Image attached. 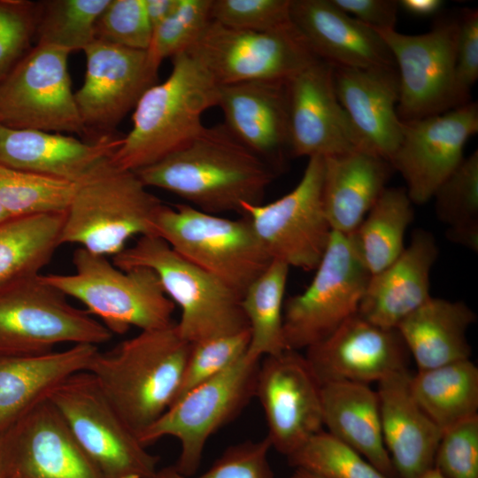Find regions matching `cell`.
<instances>
[{
	"mask_svg": "<svg viewBox=\"0 0 478 478\" xmlns=\"http://www.w3.org/2000/svg\"><path fill=\"white\" fill-rule=\"evenodd\" d=\"M476 315L462 301L431 297L397 328L418 370L470 358L466 337Z\"/></svg>",
	"mask_w": 478,
	"mask_h": 478,
	"instance_id": "obj_31",
	"label": "cell"
},
{
	"mask_svg": "<svg viewBox=\"0 0 478 478\" xmlns=\"http://www.w3.org/2000/svg\"><path fill=\"white\" fill-rule=\"evenodd\" d=\"M211 19L234 29L272 31L291 23L290 0H212Z\"/></svg>",
	"mask_w": 478,
	"mask_h": 478,
	"instance_id": "obj_45",
	"label": "cell"
},
{
	"mask_svg": "<svg viewBox=\"0 0 478 478\" xmlns=\"http://www.w3.org/2000/svg\"><path fill=\"white\" fill-rule=\"evenodd\" d=\"M339 9L372 28L396 29L397 0H331Z\"/></svg>",
	"mask_w": 478,
	"mask_h": 478,
	"instance_id": "obj_48",
	"label": "cell"
},
{
	"mask_svg": "<svg viewBox=\"0 0 478 478\" xmlns=\"http://www.w3.org/2000/svg\"><path fill=\"white\" fill-rule=\"evenodd\" d=\"M478 78V11L467 9L459 18L454 88L457 106L470 102Z\"/></svg>",
	"mask_w": 478,
	"mask_h": 478,
	"instance_id": "obj_47",
	"label": "cell"
},
{
	"mask_svg": "<svg viewBox=\"0 0 478 478\" xmlns=\"http://www.w3.org/2000/svg\"><path fill=\"white\" fill-rule=\"evenodd\" d=\"M288 478H325V477L306 469L295 468L294 472Z\"/></svg>",
	"mask_w": 478,
	"mask_h": 478,
	"instance_id": "obj_51",
	"label": "cell"
},
{
	"mask_svg": "<svg viewBox=\"0 0 478 478\" xmlns=\"http://www.w3.org/2000/svg\"><path fill=\"white\" fill-rule=\"evenodd\" d=\"M289 266L272 260L247 287L241 305L250 329L246 357L260 360L287 350L283 332L284 294Z\"/></svg>",
	"mask_w": 478,
	"mask_h": 478,
	"instance_id": "obj_34",
	"label": "cell"
},
{
	"mask_svg": "<svg viewBox=\"0 0 478 478\" xmlns=\"http://www.w3.org/2000/svg\"><path fill=\"white\" fill-rule=\"evenodd\" d=\"M290 19L316 56L333 67H396L381 36L331 0H290Z\"/></svg>",
	"mask_w": 478,
	"mask_h": 478,
	"instance_id": "obj_25",
	"label": "cell"
},
{
	"mask_svg": "<svg viewBox=\"0 0 478 478\" xmlns=\"http://www.w3.org/2000/svg\"><path fill=\"white\" fill-rule=\"evenodd\" d=\"M323 168V158L312 157L290 192L268 204L242 205L272 260L305 271L319 265L332 232L322 203Z\"/></svg>",
	"mask_w": 478,
	"mask_h": 478,
	"instance_id": "obj_14",
	"label": "cell"
},
{
	"mask_svg": "<svg viewBox=\"0 0 478 478\" xmlns=\"http://www.w3.org/2000/svg\"><path fill=\"white\" fill-rule=\"evenodd\" d=\"M333 69L338 100L365 150L389 162L398 147L403 127L397 112L399 99L397 68Z\"/></svg>",
	"mask_w": 478,
	"mask_h": 478,
	"instance_id": "obj_23",
	"label": "cell"
},
{
	"mask_svg": "<svg viewBox=\"0 0 478 478\" xmlns=\"http://www.w3.org/2000/svg\"><path fill=\"white\" fill-rule=\"evenodd\" d=\"M294 468L325 478H389L358 452L322 430L287 457Z\"/></svg>",
	"mask_w": 478,
	"mask_h": 478,
	"instance_id": "obj_39",
	"label": "cell"
},
{
	"mask_svg": "<svg viewBox=\"0 0 478 478\" xmlns=\"http://www.w3.org/2000/svg\"><path fill=\"white\" fill-rule=\"evenodd\" d=\"M151 36L144 0H111L96 23V39L133 50H147Z\"/></svg>",
	"mask_w": 478,
	"mask_h": 478,
	"instance_id": "obj_42",
	"label": "cell"
},
{
	"mask_svg": "<svg viewBox=\"0 0 478 478\" xmlns=\"http://www.w3.org/2000/svg\"><path fill=\"white\" fill-rule=\"evenodd\" d=\"M288 81L257 80L219 85L223 125L274 171L290 152Z\"/></svg>",
	"mask_w": 478,
	"mask_h": 478,
	"instance_id": "obj_22",
	"label": "cell"
},
{
	"mask_svg": "<svg viewBox=\"0 0 478 478\" xmlns=\"http://www.w3.org/2000/svg\"><path fill=\"white\" fill-rule=\"evenodd\" d=\"M112 336L41 274L0 290V355L41 354L66 343L98 346Z\"/></svg>",
	"mask_w": 478,
	"mask_h": 478,
	"instance_id": "obj_10",
	"label": "cell"
},
{
	"mask_svg": "<svg viewBox=\"0 0 478 478\" xmlns=\"http://www.w3.org/2000/svg\"><path fill=\"white\" fill-rule=\"evenodd\" d=\"M37 2L0 0V81L31 50Z\"/></svg>",
	"mask_w": 478,
	"mask_h": 478,
	"instance_id": "obj_44",
	"label": "cell"
},
{
	"mask_svg": "<svg viewBox=\"0 0 478 478\" xmlns=\"http://www.w3.org/2000/svg\"><path fill=\"white\" fill-rule=\"evenodd\" d=\"M163 203L133 171L110 158L78 182L66 212L60 243L80 245L100 256H115L135 236L154 235Z\"/></svg>",
	"mask_w": 478,
	"mask_h": 478,
	"instance_id": "obj_4",
	"label": "cell"
},
{
	"mask_svg": "<svg viewBox=\"0 0 478 478\" xmlns=\"http://www.w3.org/2000/svg\"><path fill=\"white\" fill-rule=\"evenodd\" d=\"M267 437L227 447L212 466L197 477H187L173 466L158 469L154 478H275L268 454Z\"/></svg>",
	"mask_w": 478,
	"mask_h": 478,
	"instance_id": "obj_43",
	"label": "cell"
},
{
	"mask_svg": "<svg viewBox=\"0 0 478 478\" xmlns=\"http://www.w3.org/2000/svg\"><path fill=\"white\" fill-rule=\"evenodd\" d=\"M112 264L122 270L146 267L157 274L166 296L181 309L176 327L190 343L249 328L242 297L182 258L159 236H140L113 256Z\"/></svg>",
	"mask_w": 478,
	"mask_h": 478,
	"instance_id": "obj_5",
	"label": "cell"
},
{
	"mask_svg": "<svg viewBox=\"0 0 478 478\" xmlns=\"http://www.w3.org/2000/svg\"><path fill=\"white\" fill-rule=\"evenodd\" d=\"M212 0H179L174 11L152 31L147 50L150 63L159 68L166 58L187 51L211 19Z\"/></svg>",
	"mask_w": 478,
	"mask_h": 478,
	"instance_id": "obj_40",
	"label": "cell"
},
{
	"mask_svg": "<svg viewBox=\"0 0 478 478\" xmlns=\"http://www.w3.org/2000/svg\"><path fill=\"white\" fill-rule=\"evenodd\" d=\"M148 19L152 31L175 9L179 0H144Z\"/></svg>",
	"mask_w": 478,
	"mask_h": 478,
	"instance_id": "obj_49",
	"label": "cell"
},
{
	"mask_svg": "<svg viewBox=\"0 0 478 478\" xmlns=\"http://www.w3.org/2000/svg\"><path fill=\"white\" fill-rule=\"evenodd\" d=\"M402 122L401 140L389 163L404 178L412 204H423L463 160L465 144L478 132V104L468 102Z\"/></svg>",
	"mask_w": 478,
	"mask_h": 478,
	"instance_id": "obj_18",
	"label": "cell"
},
{
	"mask_svg": "<svg viewBox=\"0 0 478 478\" xmlns=\"http://www.w3.org/2000/svg\"><path fill=\"white\" fill-rule=\"evenodd\" d=\"M190 348L174 322L98 350L86 371L139 437L173 402Z\"/></svg>",
	"mask_w": 478,
	"mask_h": 478,
	"instance_id": "obj_2",
	"label": "cell"
},
{
	"mask_svg": "<svg viewBox=\"0 0 478 478\" xmlns=\"http://www.w3.org/2000/svg\"><path fill=\"white\" fill-rule=\"evenodd\" d=\"M255 397L265 413L271 447L286 457L323 430L321 385L298 351L261 358Z\"/></svg>",
	"mask_w": 478,
	"mask_h": 478,
	"instance_id": "obj_16",
	"label": "cell"
},
{
	"mask_svg": "<svg viewBox=\"0 0 478 478\" xmlns=\"http://www.w3.org/2000/svg\"><path fill=\"white\" fill-rule=\"evenodd\" d=\"M122 137L85 143L71 135L0 123V166L80 182L107 161Z\"/></svg>",
	"mask_w": 478,
	"mask_h": 478,
	"instance_id": "obj_24",
	"label": "cell"
},
{
	"mask_svg": "<svg viewBox=\"0 0 478 478\" xmlns=\"http://www.w3.org/2000/svg\"><path fill=\"white\" fill-rule=\"evenodd\" d=\"M12 218L7 212L3 208V206L0 204V222Z\"/></svg>",
	"mask_w": 478,
	"mask_h": 478,
	"instance_id": "obj_54",
	"label": "cell"
},
{
	"mask_svg": "<svg viewBox=\"0 0 478 478\" xmlns=\"http://www.w3.org/2000/svg\"><path fill=\"white\" fill-rule=\"evenodd\" d=\"M435 198L438 219L448 226V239L478 251V151L464 158L439 185Z\"/></svg>",
	"mask_w": 478,
	"mask_h": 478,
	"instance_id": "obj_36",
	"label": "cell"
},
{
	"mask_svg": "<svg viewBox=\"0 0 478 478\" xmlns=\"http://www.w3.org/2000/svg\"><path fill=\"white\" fill-rule=\"evenodd\" d=\"M0 478H8L1 439H0Z\"/></svg>",
	"mask_w": 478,
	"mask_h": 478,
	"instance_id": "obj_52",
	"label": "cell"
},
{
	"mask_svg": "<svg viewBox=\"0 0 478 478\" xmlns=\"http://www.w3.org/2000/svg\"><path fill=\"white\" fill-rule=\"evenodd\" d=\"M399 8L417 17H429L438 13L444 2L442 0H400Z\"/></svg>",
	"mask_w": 478,
	"mask_h": 478,
	"instance_id": "obj_50",
	"label": "cell"
},
{
	"mask_svg": "<svg viewBox=\"0 0 478 478\" xmlns=\"http://www.w3.org/2000/svg\"><path fill=\"white\" fill-rule=\"evenodd\" d=\"M373 29L384 41L396 64L399 79L397 112L402 121L458 107L454 73L459 18L442 19L428 32L416 35L393 28Z\"/></svg>",
	"mask_w": 478,
	"mask_h": 478,
	"instance_id": "obj_15",
	"label": "cell"
},
{
	"mask_svg": "<svg viewBox=\"0 0 478 478\" xmlns=\"http://www.w3.org/2000/svg\"><path fill=\"white\" fill-rule=\"evenodd\" d=\"M135 173L147 188L169 191L213 214H243V204H261L274 177L223 124L205 127L183 148Z\"/></svg>",
	"mask_w": 478,
	"mask_h": 478,
	"instance_id": "obj_1",
	"label": "cell"
},
{
	"mask_svg": "<svg viewBox=\"0 0 478 478\" xmlns=\"http://www.w3.org/2000/svg\"><path fill=\"white\" fill-rule=\"evenodd\" d=\"M323 426L389 478H397L386 450L376 390L368 384L336 382L321 386Z\"/></svg>",
	"mask_w": 478,
	"mask_h": 478,
	"instance_id": "obj_30",
	"label": "cell"
},
{
	"mask_svg": "<svg viewBox=\"0 0 478 478\" xmlns=\"http://www.w3.org/2000/svg\"><path fill=\"white\" fill-rule=\"evenodd\" d=\"M83 84L74 93L88 136L96 140L112 131L135 109L142 96L158 83V68L147 50H133L96 39L84 50Z\"/></svg>",
	"mask_w": 478,
	"mask_h": 478,
	"instance_id": "obj_17",
	"label": "cell"
},
{
	"mask_svg": "<svg viewBox=\"0 0 478 478\" xmlns=\"http://www.w3.org/2000/svg\"><path fill=\"white\" fill-rule=\"evenodd\" d=\"M154 234L241 297L272 261L245 216L233 220L189 204H163Z\"/></svg>",
	"mask_w": 478,
	"mask_h": 478,
	"instance_id": "obj_7",
	"label": "cell"
},
{
	"mask_svg": "<svg viewBox=\"0 0 478 478\" xmlns=\"http://www.w3.org/2000/svg\"><path fill=\"white\" fill-rule=\"evenodd\" d=\"M250 336L248 328L238 333L191 343L180 388L173 402L243 357L249 346Z\"/></svg>",
	"mask_w": 478,
	"mask_h": 478,
	"instance_id": "obj_41",
	"label": "cell"
},
{
	"mask_svg": "<svg viewBox=\"0 0 478 478\" xmlns=\"http://www.w3.org/2000/svg\"><path fill=\"white\" fill-rule=\"evenodd\" d=\"M315 270L306 289L284 301L287 349L306 350L357 313L371 276L353 235L335 231Z\"/></svg>",
	"mask_w": 478,
	"mask_h": 478,
	"instance_id": "obj_9",
	"label": "cell"
},
{
	"mask_svg": "<svg viewBox=\"0 0 478 478\" xmlns=\"http://www.w3.org/2000/svg\"><path fill=\"white\" fill-rule=\"evenodd\" d=\"M260 360L244 355L189 390L138 437L141 443L147 447L165 436L175 437L181 450L173 467L184 476H194L209 437L235 418L255 397Z\"/></svg>",
	"mask_w": 478,
	"mask_h": 478,
	"instance_id": "obj_11",
	"label": "cell"
},
{
	"mask_svg": "<svg viewBox=\"0 0 478 478\" xmlns=\"http://www.w3.org/2000/svg\"><path fill=\"white\" fill-rule=\"evenodd\" d=\"M322 203L332 231L352 235L387 188L391 169L362 150L323 158Z\"/></svg>",
	"mask_w": 478,
	"mask_h": 478,
	"instance_id": "obj_29",
	"label": "cell"
},
{
	"mask_svg": "<svg viewBox=\"0 0 478 478\" xmlns=\"http://www.w3.org/2000/svg\"><path fill=\"white\" fill-rule=\"evenodd\" d=\"M412 204L405 188H386L352 234L371 276L404 251L405 232L414 216Z\"/></svg>",
	"mask_w": 478,
	"mask_h": 478,
	"instance_id": "obj_35",
	"label": "cell"
},
{
	"mask_svg": "<svg viewBox=\"0 0 478 478\" xmlns=\"http://www.w3.org/2000/svg\"><path fill=\"white\" fill-rule=\"evenodd\" d=\"M77 184L0 166V204L11 217L66 213Z\"/></svg>",
	"mask_w": 478,
	"mask_h": 478,
	"instance_id": "obj_38",
	"label": "cell"
},
{
	"mask_svg": "<svg viewBox=\"0 0 478 478\" xmlns=\"http://www.w3.org/2000/svg\"><path fill=\"white\" fill-rule=\"evenodd\" d=\"M409 351L397 329L374 325L355 313L305 355L324 385L336 382L368 384L408 369Z\"/></svg>",
	"mask_w": 478,
	"mask_h": 478,
	"instance_id": "obj_20",
	"label": "cell"
},
{
	"mask_svg": "<svg viewBox=\"0 0 478 478\" xmlns=\"http://www.w3.org/2000/svg\"><path fill=\"white\" fill-rule=\"evenodd\" d=\"M438 256L433 235L416 229L399 257L370 276L357 313L385 328L398 325L432 297L430 273Z\"/></svg>",
	"mask_w": 478,
	"mask_h": 478,
	"instance_id": "obj_26",
	"label": "cell"
},
{
	"mask_svg": "<svg viewBox=\"0 0 478 478\" xmlns=\"http://www.w3.org/2000/svg\"><path fill=\"white\" fill-rule=\"evenodd\" d=\"M74 344L34 355H0V437L71 375L86 371L98 351Z\"/></svg>",
	"mask_w": 478,
	"mask_h": 478,
	"instance_id": "obj_28",
	"label": "cell"
},
{
	"mask_svg": "<svg viewBox=\"0 0 478 478\" xmlns=\"http://www.w3.org/2000/svg\"><path fill=\"white\" fill-rule=\"evenodd\" d=\"M410 386L418 405L442 432L478 415V367L470 358L417 370Z\"/></svg>",
	"mask_w": 478,
	"mask_h": 478,
	"instance_id": "obj_33",
	"label": "cell"
},
{
	"mask_svg": "<svg viewBox=\"0 0 478 478\" xmlns=\"http://www.w3.org/2000/svg\"><path fill=\"white\" fill-rule=\"evenodd\" d=\"M111 0L37 2L35 44L84 50L96 40V23Z\"/></svg>",
	"mask_w": 478,
	"mask_h": 478,
	"instance_id": "obj_37",
	"label": "cell"
},
{
	"mask_svg": "<svg viewBox=\"0 0 478 478\" xmlns=\"http://www.w3.org/2000/svg\"><path fill=\"white\" fill-rule=\"evenodd\" d=\"M420 478H445L438 470L435 467L427 471Z\"/></svg>",
	"mask_w": 478,
	"mask_h": 478,
	"instance_id": "obj_53",
	"label": "cell"
},
{
	"mask_svg": "<svg viewBox=\"0 0 478 478\" xmlns=\"http://www.w3.org/2000/svg\"><path fill=\"white\" fill-rule=\"evenodd\" d=\"M287 85L291 156L327 158L366 150L338 100L332 66L319 60Z\"/></svg>",
	"mask_w": 478,
	"mask_h": 478,
	"instance_id": "obj_19",
	"label": "cell"
},
{
	"mask_svg": "<svg viewBox=\"0 0 478 478\" xmlns=\"http://www.w3.org/2000/svg\"><path fill=\"white\" fill-rule=\"evenodd\" d=\"M66 49L35 44L0 81V123L88 136L68 72Z\"/></svg>",
	"mask_w": 478,
	"mask_h": 478,
	"instance_id": "obj_13",
	"label": "cell"
},
{
	"mask_svg": "<svg viewBox=\"0 0 478 478\" xmlns=\"http://www.w3.org/2000/svg\"><path fill=\"white\" fill-rule=\"evenodd\" d=\"M48 398L103 478H154L158 457L147 451L89 372L71 375Z\"/></svg>",
	"mask_w": 478,
	"mask_h": 478,
	"instance_id": "obj_8",
	"label": "cell"
},
{
	"mask_svg": "<svg viewBox=\"0 0 478 478\" xmlns=\"http://www.w3.org/2000/svg\"><path fill=\"white\" fill-rule=\"evenodd\" d=\"M166 80L150 87L134 109L133 127L110 158L136 171L183 148L205 128L204 112L217 106L219 85L189 53L172 58Z\"/></svg>",
	"mask_w": 478,
	"mask_h": 478,
	"instance_id": "obj_3",
	"label": "cell"
},
{
	"mask_svg": "<svg viewBox=\"0 0 478 478\" xmlns=\"http://www.w3.org/2000/svg\"><path fill=\"white\" fill-rule=\"evenodd\" d=\"M65 216L12 217L0 222V290L41 274L61 245Z\"/></svg>",
	"mask_w": 478,
	"mask_h": 478,
	"instance_id": "obj_32",
	"label": "cell"
},
{
	"mask_svg": "<svg viewBox=\"0 0 478 478\" xmlns=\"http://www.w3.org/2000/svg\"><path fill=\"white\" fill-rule=\"evenodd\" d=\"M0 439L8 478H103L49 398Z\"/></svg>",
	"mask_w": 478,
	"mask_h": 478,
	"instance_id": "obj_21",
	"label": "cell"
},
{
	"mask_svg": "<svg viewBox=\"0 0 478 478\" xmlns=\"http://www.w3.org/2000/svg\"><path fill=\"white\" fill-rule=\"evenodd\" d=\"M73 274H41V278L65 296L81 302L87 312L98 317L112 334L122 335L130 327L144 331L174 323L175 305L151 269L122 270L106 257L81 247L73 251Z\"/></svg>",
	"mask_w": 478,
	"mask_h": 478,
	"instance_id": "obj_6",
	"label": "cell"
},
{
	"mask_svg": "<svg viewBox=\"0 0 478 478\" xmlns=\"http://www.w3.org/2000/svg\"><path fill=\"white\" fill-rule=\"evenodd\" d=\"M408 369L378 383L383 442L397 478H420L434 467L443 432L412 396Z\"/></svg>",
	"mask_w": 478,
	"mask_h": 478,
	"instance_id": "obj_27",
	"label": "cell"
},
{
	"mask_svg": "<svg viewBox=\"0 0 478 478\" xmlns=\"http://www.w3.org/2000/svg\"><path fill=\"white\" fill-rule=\"evenodd\" d=\"M434 467L445 478H478V415L443 432Z\"/></svg>",
	"mask_w": 478,
	"mask_h": 478,
	"instance_id": "obj_46",
	"label": "cell"
},
{
	"mask_svg": "<svg viewBox=\"0 0 478 478\" xmlns=\"http://www.w3.org/2000/svg\"><path fill=\"white\" fill-rule=\"evenodd\" d=\"M187 52L218 85L289 81L320 60L292 22L275 30L257 32L211 20Z\"/></svg>",
	"mask_w": 478,
	"mask_h": 478,
	"instance_id": "obj_12",
	"label": "cell"
}]
</instances>
